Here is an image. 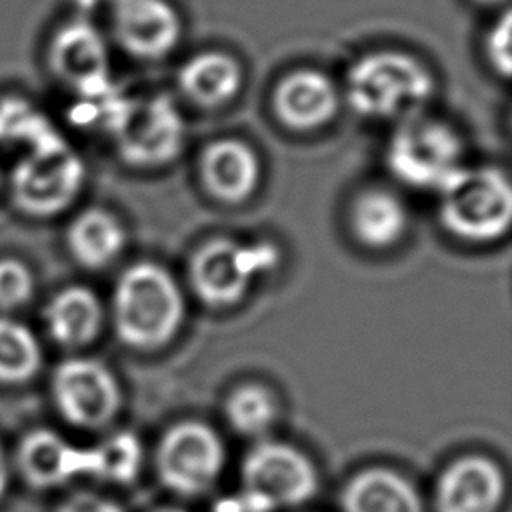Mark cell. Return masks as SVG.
I'll use <instances>...</instances> for the list:
<instances>
[{
    "label": "cell",
    "mask_w": 512,
    "mask_h": 512,
    "mask_svg": "<svg viewBox=\"0 0 512 512\" xmlns=\"http://www.w3.org/2000/svg\"><path fill=\"white\" fill-rule=\"evenodd\" d=\"M114 132L122 158L132 166L166 164L184 142V122L166 96L124 104Z\"/></svg>",
    "instance_id": "9c48e42d"
},
{
    "label": "cell",
    "mask_w": 512,
    "mask_h": 512,
    "mask_svg": "<svg viewBox=\"0 0 512 512\" xmlns=\"http://www.w3.org/2000/svg\"><path fill=\"white\" fill-rule=\"evenodd\" d=\"M340 92L330 76L316 68H296L280 78L272 92L276 120L294 132H314L330 124Z\"/></svg>",
    "instance_id": "7c38bea8"
},
{
    "label": "cell",
    "mask_w": 512,
    "mask_h": 512,
    "mask_svg": "<svg viewBox=\"0 0 512 512\" xmlns=\"http://www.w3.org/2000/svg\"><path fill=\"white\" fill-rule=\"evenodd\" d=\"M52 394L60 414L84 428L106 424L120 406L114 374L92 358L64 360L52 376Z\"/></svg>",
    "instance_id": "30bf717a"
},
{
    "label": "cell",
    "mask_w": 512,
    "mask_h": 512,
    "mask_svg": "<svg viewBox=\"0 0 512 512\" xmlns=\"http://www.w3.org/2000/svg\"><path fill=\"white\" fill-rule=\"evenodd\" d=\"M278 262V248L270 242L240 244L218 238L196 250L190 262V282L204 304L228 308L238 304L252 282Z\"/></svg>",
    "instance_id": "5b68a950"
},
{
    "label": "cell",
    "mask_w": 512,
    "mask_h": 512,
    "mask_svg": "<svg viewBox=\"0 0 512 512\" xmlns=\"http://www.w3.org/2000/svg\"><path fill=\"white\" fill-rule=\"evenodd\" d=\"M68 246L82 266L102 268L124 250L126 230L108 210L88 208L70 224Z\"/></svg>",
    "instance_id": "44dd1931"
},
{
    "label": "cell",
    "mask_w": 512,
    "mask_h": 512,
    "mask_svg": "<svg viewBox=\"0 0 512 512\" xmlns=\"http://www.w3.org/2000/svg\"><path fill=\"white\" fill-rule=\"evenodd\" d=\"M344 512H424L414 486L390 468L354 474L342 492Z\"/></svg>",
    "instance_id": "d6986e66"
},
{
    "label": "cell",
    "mask_w": 512,
    "mask_h": 512,
    "mask_svg": "<svg viewBox=\"0 0 512 512\" xmlns=\"http://www.w3.org/2000/svg\"><path fill=\"white\" fill-rule=\"evenodd\" d=\"M436 192L440 222L452 236L482 244L508 232L512 188L498 168L462 166Z\"/></svg>",
    "instance_id": "3957f363"
},
{
    "label": "cell",
    "mask_w": 512,
    "mask_h": 512,
    "mask_svg": "<svg viewBox=\"0 0 512 512\" xmlns=\"http://www.w3.org/2000/svg\"><path fill=\"white\" fill-rule=\"evenodd\" d=\"M230 426L244 436L266 434L278 416V404L270 390L260 384H244L230 392L226 406Z\"/></svg>",
    "instance_id": "603a6c76"
},
{
    "label": "cell",
    "mask_w": 512,
    "mask_h": 512,
    "mask_svg": "<svg viewBox=\"0 0 512 512\" xmlns=\"http://www.w3.org/2000/svg\"><path fill=\"white\" fill-rule=\"evenodd\" d=\"M406 228L408 208L392 190L366 188L350 204V230L366 248H390L402 240Z\"/></svg>",
    "instance_id": "ac0fdd59"
},
{
    "label": "cell",
    "mask_w": 512,
    "mask_h": 512,
    "mask_svg": "<svg viewBox=\"0 0 512 512\" xmlns=\"http://www.w3.org/2000/svg\"><path fill=\"white\" fill-rule=\"evenodd\" d=\"M8 482H10V466H8V458L0 446V498L2 494L6 492L8 488Z\"/></svg>",
    "instance_id": "f1b7e54d"
},
{
    "label": "cell",
    "mask_w": 512,
    "mask_h": 512,
    "mask_svg": "<svg viewBox=\"0 0 512 512\" xmlns=\"http://www.w3.org/2000/svg\"><path fill=\"white\" fill-rule=\"evenodd\" d=\"M82 186V162L66 142L50 132L32 144L12 174L16 204L32 216H52L66 208Z\"/></svg>",
    "instance_id": "8992f818"
},
{
    "label": "cell",
    "mask_w": 512,
    "mask_h": 512,
    "mask_svg": "<svg viewBox=\"0 0 512 512\" xmlns=\"http://www.w3.org/2000/svg\"><path fill=\"white\" fill-rule=\"evenodd\" d=\"M156 512H184V510H178V508H160Z\"/></svg>",
    "instance_id": "4dcf8cb0"
},
{
    "label": "cell",
    "mask_w": 512,
    "mask_h": 512,
    "mask_svg": "<svg viewBox=\"0 0 512 512\" xmlns=\"http://www.w3.org/2000/svg\"><path fill=\"white\" fill-rule=\"evenodd\" d=\"M34 280L28 266L16 258L0 260V306L14 308L32 296Z\"/></svg>",
    "instance_id": "484cf974"
},
{
    "label": "cell",
    "mask_w": 512,
    "mask_h": 512,
    "mask_svg": "<svg viewBox=\"0 0 512 512\" xmlns=\"http://www.w3.org/2000/svg\"><path fill=\"white\" fill-rule=\"evenodd\" d=\"M18 466L32 486L52 488L76 476H90L92 452L52 430H34L20 442Z\"/></svg>",
    "instance_id": "9a60e30c"
},
{
    "label": "cell",
    "mask_w": 512,
    "mask_h": 512,
    "mask_svg": "<svg viewBox=\"0 0 512 512\" xmlns=\"http://www.w3.org/2000/svg\"><path fill=\"white\" fill-rule=\"evenodd\" d=\"M240 62L222 50H202L190 56L178 70V86L188 100L202 108L228 104L242 90Z\"/></svg>",
    "instance_id": "e0dca14e"
},
{
    "label": "cell",
    "mask_w": 512,
    "mask_h": 512,
    "mask_svg": "<svg viewBox=\"0 0 512 512\" xmlns=\"http://www.w3.org/2000/svg\"><path fill=\"white\" fill-rule=\"evenodd\" d=\"M54 72L76 88L96 94L106 82V46L100 34L84 22L64 26L52 40Z\"/></svg>",
    "instance_id": "2e32d148"
},
{
    "label": "cell",
    "mask_w": 512,
    "mask_h": 512,
    "mask_svg": "<svg viewBox=\"0 0 512 512\" xmlns=\"http://www.w3.org/2000/svg\"><path fill=\"white\" fill-rule=\"evenodd\" d=\"M58 512H124L116 502L92 494V492H78L70 496Z\"/></svg>",
    "instance_id": "83f0119b"
},
{
    "label": "cell",
    "mask_w": 512,
    "mask_h": 512,
    "mask_svg": "<svg viewBox=\"0 0 512 512\" xmlns=\"http://www.w3.org/2000/svg\"><path fill=\"white\" fill-rule=\"evenodd\" d=\"M198 172L206 192L226 204L248 200L262 176L258 152L244 140L220 138L204 146L198 158Z\"/></svg>",
    "instance_id": "5bb4252c"
},
{
    "label": "cell",
    "mask_w": 512,
    "mask_h": 512,
    "mask_svg": "<svg viewBox=\"0 0 512 512\" xmlns=\"http://www.w3.org/2000/svg\"><path fill=\"white\" fill-rule=\"evenodd\" d=\"M54 132L48 122L34 114L24 102L0 104V138H28L32 144Z\"/></svg>",
    "instance_id": "d4e9b609"
},
{
    "label": "cell",
    "mask_w": 512,
    "mask_h": 512,
    "mask_svg": "<svg viewBox=\"0 0 512 512\" xmlns=\"http://www.w3.org/2000/svg\"><path fill=\"white\" fill-rule=\"evenodd\" d=\"M476 4H480V6H500V4H504L506 0H474Z\"/></svg>",
    "instance_id": "f546056e"
},
{
    "label": "cell",
    "mask_w": 512,
    "mask_h": 512,
    "mask_svg": "<svg viewBox=\"0 0 512 512\" xmlns=\"http://www.w3.org/2000/svg\"><path fill=\"white\" fill-rule=\"evenodd\" d=\"M112 30L130 56L158 60L180 42L182 20L170 0H114Z\"/></svg>",
    "instance_id": "8fae6325"
},
{
    "label": "cell",
    "mask_w": 512,
    "mask_h": 512,
    "mask_svg": "<svg viewBox=\"0 0 512 512\" xmlns=\"http://www.w3.org/2000/svg\"><path fill=\"white\" fill-rule=\"evenodd\" d=\"M112 314L122 342L152 350L178 332L184 318V296L166 268L138 262L118 278Z\"/></svg>",
    "instance_id": "7a4b0ae2"
},
{
    "label": "cell",
    "mask_w": 512,
    "mask_h": 512,
    "mask_svg": "<svg viewBox=\"0 0 512 512\" xmlns=\"http://www.w3.org/2000/svg\"><path fill=\"white\" fill-rule=\"evenodd\" d=\"M224 458L220 436L202 422L186 420L164 434L156 452V468L166 488L196 496L218 480Z\"/></svg>",
    "instance_id": "52a82bcc"
},
{
    "label": "cell",
    "mask_w": 512,
    "mask_h": 512,
    "mask_svg": "<svg viewBox=\"0 0 512 512\" xmlns=\"http://www.w3.org/2000/svg\"><path fill=\"white\" fill-rule=\"evenodd\" d=\"M346 102L366 118H406L434 94L428 66L404 50H374L360 56L346 74Z\"/></svg>",
    "instance_id": "6da1fadb"
},
{
    "label": "cell",
    "mask_w": 512,
    "mask_h": 512,
    "mask_svg": "<svg viewBox=\"0 0 512 512\" xmlns=\"http://www.w3.org/2000/svg\"><path fill=\"white\" fill-rule=\"evenodd\" d=\"M44 318L56 342L64 346H82L98 334L102 306L92 290L70 286L50 300Z\"/></svg>",
    "instance_id": "ffe728a7"
},
{
    "label": "cell",
    "mask_w": 512,
    "mask_h": 512,
    "mask_svg": "<svg viewBox=\"0 0 512 512\" xmlns=\"http://www.w3.org/2000/svg\"><path fill=\"white\" fill-rule=\"evenodd\" d=\"M510 38H512V18H510V12H504L486 36V56L494 66V70L504 78L510 74V66H512Z\"/></svg>",
    "instance_id": "4316f807"
},
{
    "label": "cell",
    "mask_w": 512,
    "mask_h": 512,
    "mask_svg": "<svg viewBox=\"0 0 512 512\" xmlns=\"http://www.w3.org/2000/svg\"><path fill=\"white\" fill-rule=\"evenodd\" d=\"M92 452V474L94 478L128 484L136 478L142 466V444L130 432H116L102 440Z\"/></svg>",
    "instance_id": "cb8c5ba5"
},
{
    "label": "cell",
    "mask_w": 512,
    "mask_h": 512,
    "mask_svg": "<svg viewBox=\"0 0 512 512\" xmlns=\"http://www.w3.org/2000/svg\"><path fill=\"white\" fill-rule=\"evenodd\" d=\"M506 480L496 462L470 454L452 462L436 484V512H496Z\"/></svg>",
    "instance_id": "4fadbf2b"
},
{
    "label": "cell",
    "mask_w": 512,
    "mask_h": 512,
    "mask_svg": "<svg viewBox=\"0 0 512 512\" xmlns=\"http://www.w3.org/2000/svg\"><path fill=\"white\" fill-rule=\"evenodd\" d=\"M42 364L36 336L20 322L0 318V382L18 384L32 378Z\"/></svg>",
    "instance_id": "7402d4cb"
},
{
    "label": "cell",
    "mask_w": 512,
    "mask_h": 512,
    "mask_svg": "<svg viewBox=\"0 0 512 512\" xmlns=\"http://www.w3.org/2000/svg\"><path fill=\"white\" fill-rule=\"evenodd\" d=\"M464 144L454 126L416 112L400 120L386 146L390 172L406 186L438 190L462 168Z\"/></svg>",
    "instance_id": "277c9868"
},
{
    "label": "cell",
    "mask_w": 512,
    "mask_h": 512,
    "mask_svg": "<svg viewBox=\"0 0 512 512\" xmlns=\"http://www.w3.org/2000/svg\"><path fill=\"white\" fill-rule=\"evenodd\" d=\"M244 490L270 510L298 506L314 496L318 474L310 458L298 448L266 440L256 444L242 464Z\"/></svg>",
    "instance_id": "ba28073f"
}]
</instances>
